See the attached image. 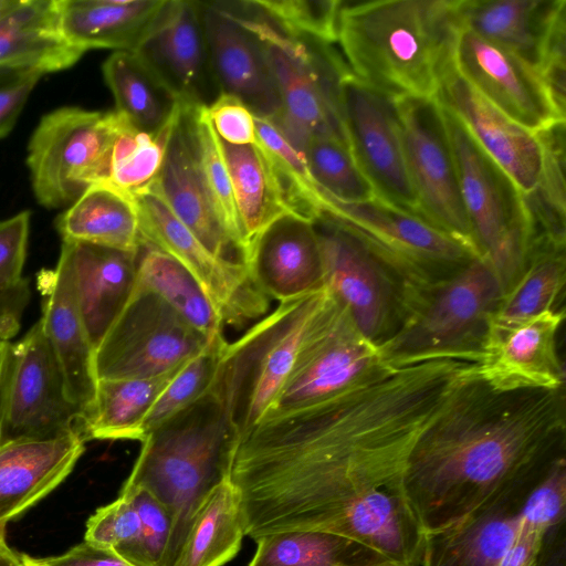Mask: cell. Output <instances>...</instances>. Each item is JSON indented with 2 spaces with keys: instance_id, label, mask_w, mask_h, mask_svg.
I'll list each match as a JSON object with an SVG mask.
<instances>
[{
  "instance_id": "6da1fadb",
  "label": "cell",
  "mask_w": 566,
  "mask_h": 566,
  "mask_svg": "<svg viewBox=\"0 0 566 566\" xmlns=\"http://www.w3.org/2000/svg\"><path fill=\"white\" fill-rule=\"evenodd\" d=\"M474 363L386 367L319 402L263 417L237 442L231 475L244 533L343 537L376 560L418 566L423 537L408 503L411 452Z\"/></svg>"
},
{
  "instance_id": "7a4b0ae2",
  "label": "cell",
  "mask_w": 566,
  "mask_h": 566,
  "mask_svg": "<svg viewBox=\"0 0 566 566\" xmlns=\"http://www.w3.org/2000/svg\"><path fill=\"white\" fill-rule=\"evenodd\" d=\"M565 438L564 387L500 390L476 366L409 459L405 491L429 548L482 518L518 513L565 458Z\"/></svg>"
},
{
  "instance_id": "3957f363",
  "label": "cell",
  "mask_w": 566,
  "mask_h": 566,
  "mask_svg": "<svg viewBox=\"0 0 566 566\" xmlns=\"http://www.w3.org/2000/svg\"><path fill=\"white\" fill-rule=\"evenodd\" d=\"M457 1H342L336 43L349 72L392 99L436 97L454 67Z\"/></svg>"
},
{
  "instance_id": "277c9868",
  "label": "cell",
  "mask_w": 566,
  "mask_h": 566,
  "mask_svg": "<svg viewBox=\"0 0 566 566\" xmlns=\"http://www.w3.org/2000/svg\"><path fill=\"white\" fill-rule=\"evenodd\" d=\"M238 439L210 387L142 441L123 488L147 491L170 515L163 566H172L197 510L217 485L230 479Z\"/></svg>"
},
{
  "instance_id": "5b68a950",
  "label": "cell",
  "mask_w": 566,
  "mask_h": 566,
  "mask_svg": "<svg viewBox=\"0 0 566 566\" xmlns=\"http://www.w3.org/2000/svg\"><path fill=\"white\" fill-rule=\"evenodd\" d=\"M328 298L325 286L280 302L240 338L226 344L211 389L221 399L238 438L271 408Z\"/></svg>"
},
{
  "instance_id": "8992f818",
  "label": "cell",
  "mask_w": 566,
  "mask_h": 566,
  "mask_svg": "<svg viewBox=\"0 0 566 566\" xmlns=\"http://www.w3.org/2000/svg\"><path fill=\"white\" fill-rule=\"evenodd\" d=\"M503 295L491 264L482 258L472 260L432 289L399 329L378 346L381 363L387 367L439 358L479 363L491 316Z\"/></svg>"
},
{
  "instance_id": "52a82bcc",
  "label": "cell",
  "mask_w": 566,
  "mask_h": 566,
  "mask_svg": "<svg viewBox=\"0 0 566 566\" xmlns=\"http://www.w3.org/2000/svg\"><path fill=\"white\" fill-rule=\"evenodd\" d=\"M326 214L352 230L390 274L406 317L432 289L480 258L457 238L377 197L363 202L332 197Z\"/></svg>"
},
{
  "instance_id": "ba28073f",
  "label": "cell",
  "mask_w": 566,
  "mask_h": 566,
  "mask_svg": "<svg viewBox=\"0 0 566 566\" xmlns=\"http://www.w3.org/2000/svg\"><path fill=\"white\" fill-rule=\"evenodd\" d=\"M240 3L249 27L262 41L279 88L282 112L271 122L300 153L312 137L348 145L340 82L349 70L342 55L333 44L283 32L248 1Z\"/></svg>"
},
{
  "instance_id": "9c48e42d",
  "label": "cell",
  "mask_w": 566,
  "mask_h": 566,
  "mask_svg": "<svg viewBox=\"0 0 566 566\" xmlns=\"http://www.w3.org/2000/svg\"><path fill=\"white\" fill-rule=\"evenodd\" d=\"M442 109L474 245L497 274L505 294L537 247L524 196L461 122Z\"/></svg>"
},
{
  "instance_id": "30bf717a",
  "label": "cell",
  "mask_w": 566,
  "mask_h": 566,
  "mask_svg": "<svg viewBox=\"0 0 566 566\" xmlns=\"http://www.w3.org/2000/svg\"><path fill=\"white\" fill-rule=\"evenodd\" d=\"M123 117L66 106L40 119L27 164L38 202L48 209L71 206L90 186L105 182L109 157Z\"/></svg>"
},
{
  "instance_id": "8fae6325",
  "label": "cell",
  "mask_w": 566,
  "mask_h": 566,
  "mask_svg": "<svg viewBox=\"0 0 566 566\" xmlns=\"http://www.w3.org/2000/svg\"><path fill=\"white\" fill-rule=\"evenodd\" d=\"M386 367L378 347L358 331L348 311L329 292L265 416L328 399L367 381Z\"/></svg>"
},
{
  "instance_id": "7c38bea8",
  "label": "cell",
  "mask_w": 566,
  "mask_h": 566,
  "mask_svg": "<svg viewBox=\"0 0 566 566\" xmlns=\"http://www.w3.org/2000/svg\"><path fill=\"white\" fill-rule=\"evenodd\" d=\"M209 340L161 296L136 284L94 352L96 378L163 375L197 355Z\"/></svg>"
},
{
  "instance_id": "4fadbf2b",
  "label": "cell",
  "mask_w": 566,
  "mask_h": 566,
  "mask_svg": "<svg viewBox=\"0 0 566 566\" xmlns=\"http://www.w3.org/2000/svg\"><path fill=\"white\" fill-rule=\"evenodd\" d=\"M134 199L142 245L157 249L180 263L201 285L224 327L241 328L268 313L271 300L259 289L247 265L226 261L209 251L154 190Z\"/></svg>"
},
{
  "instance_id": "5bb4252c",
  "label": "cell",
  "mask_w": 566,
  "mask_h": 566,
  "mask_svg": "<svg viewBox=\"0 0 566 566\" xmlns=\"http://www.w3.org/2000/svg\"><path fill=\"white\" fill-rule=\"evenodd\" d=\"M82 433L57 361L38 321L9 348L0 395V442ZM83 434V433H82Z\"/></svg>"
},
{
  "instance_id": "9a60e30c",
  "label": "cell",
  "mask_w": 566,
  "mask_h": 566,
  "mask_svg": "<svg viewBox=\"0 0 566 566\" xmlns=\"http://www.w3.org/2000/svg\"><path fill=\"white\" fill-rule=\"evenodd\" d=\"M313 223L321 243L325 286L348 311L358 331L380 346L406 318L401 291L345 224L328 214Z\"/></svg>"
},
{
  "instance_id": "2e32d148",
  "label": "cell",
  "mask_w": 566,
  "mask_h": 566,
  "mask_svg": "<svg viewBox=\"0 0 566 566\" xmlns=\"http://www.w3.org/2000/svg\"><path fill=\"white\" fill-rule=\"evenodd\" d=\"M394 101L420 217L480 256L464 210L441 104L436 97Z\"/></svg>"
},
{
  "instance_id": "e0dca14e",
  "label": "cell",
  "mask_w": 566,
  "mask_h": 566,
  "mask_svg": "<svg viewBox=\"0 0 566 566\" xmlns=\"http://www.w3.org/2000/svg\"><path fill=\"white\" fill-rule=\"evenodd\" d=\"M461 27L537 71L565 107V0H458Z\"/></svg>"
},
{
  "instance_id": "ac0fdd59",
  "label": "cell",
  "mask_w": 566,
  "mask_h": 566,
  "mask_svg": "<svg viewBox=\"0 0 566 566\" xmlns=\"http://www.w3.org/2000/svg\"><path fill=\"white\" fill-rule=\"evenodd\" d=\"M340 106L350 151L376 197L420 217L395 101L348 72Z\"/></svg>"
},
{
  "instance_id": "d6986e66",
  "label": "cell",
  "mask_w": 566,
  "mask_h": 566,
  "mask_svg": "<svg viewBox=\"0 0 566 566\" xmlns=\"http://www.w3.org/2000/svg\"><path fill=\"white\" fill-rule=\"evenodd\" d=\"M453 66L479 94L526 129L538 133L565 123L544 77L506 49L461 27Z\"/></svg>"
},
{
  "instance_id": "ffe728a7",
  "label": "cell",
  "mask_w": 566,
  "mask_h": 566,
  "mask_svg": "<svg viewBox=\"0 0 566 566\" xmlns=\"http://www.w3.org/2000/svg\"><path fill=\"white\" fill-rule=\"evenodd\" d=\"M199 6L219 92L238 97L255 117L279 118V88L262 41L249 27L240 1H199Z\"/></svg>"
},
{
  "instance_id": "44dd1931",
  "label": "cell",
  "mask_w": 566,
  "mask_h": 566,
  "mask_svg": "<svg viewBox=\"0 0 566 566\" xmlns=\"http://www.w3.org/2000/svg\"><path fill=\"white\" fill-rule=\"evenodd\" d=\"M133 53L182 105L208 106L220 94L199 1L167 0Z\"/></svg>"
},
{
  "instance_id": "7402d4cb",
  "label": "cell",
  "mask_w": 566,
  "mask_h": 566,
  "mask_svg": "<svg viewBox=\"0 0 566 566\" xmlns=\"http://www.w3.org/2000/svg\"><path fill=\"white\" fill-rule=\"evenodd\" d=\"M42 295L40 322L61 370L69 400L78 410L83 426L92 412L97 378L91 345L76 300L69 252L61 244L53 270L38 275Z\"/></svg>"
},
{
  "instance_id": "603a6c76",
  "label": "cell",
  "mask_w": 566,
  "mask_h": 566,
  "mask_svg": "<svg viewBox=\"0 0 566 566\" xmlns=\"http://www.w3.org/2000/svg\"><path fill=\"white\" fill-rule=\"evenodd\" d=\"M470 133L523 196L541 179L543 147L536 133L512 120L479 94L453 67L436 96Z\"/></svg>"
},
{
  "instance_id": "cb8c5ba5",
  "label": "cell",
  "mask_w": 566,
  "mask_h": 566,
  "mask_svg": "<svg viewBox=\"0 0 566 566\" xmlns=\"http://www.w3.org/2000/svg\"><path fill=\"white\" fill-rule=\"evenodd\" d=\"M563 319L564 310H551L489 336L478 365L480 376L500 390L564 387L565 374L557 353Z\"/></svg>"
},
{
  "instance_id": "d4e9b609",
  "label": "cell",
  "mask_w": 566,
  "mask_h": 566,
  "mask_svg": "<svg viewBox=\"0 0 566 566\" xmlns=\"http://www.w3.org/2000/svg\"><path fill=\"white\" fill-rule=\"evenodd\" d=\"M85 438L71 431L52 438L0 442V533L10 521L55 490L85 451Z\"/></svg>"
},
{
  "instance_id": "484cf974",
  "label": "cell",
  "mask_w": 566,
  "mask_h": 566,
  "mask_svg": "<svg viewBox=\"0 0 566 566\" xmlns=\"http://www.w3.org/2000/svg\"><path fill=\"white\" fill-rule=\"evenodd\" d=\"M248 268L270 300L283 302L325 287L321 243L313 221L295 213L275 220L252 245Z\"/></svg>"
},
{
  "instance_id": "4316f807",
  "label": "cell",
  "mask_w": 566,
  "mask_h": 566,
  "mask_svg": "<svg viewBox=\"0 0 566 566\" xmlns=\"http://www.w3.org/2000/svg\"><path fill=\"white\" fill-rule=\"evenodd\" d=\"M62 244L70 255L77 304L95 352L135 289L139 251L85 242Z\"/></svg>"
},
{
  "instance_id": "83f0119b",
  "label": "cell",
  "mask_w": 566,
  "mask_h": 566,
  "mask_svg": "<svg viewBox=\"0 0 566 566\" xmlns=\"http://www.w3.org/2000/svg\"><path fill=\"white\" fill-rule=\"evenodd\" d=\"M182 106V105H181ZM151 190L214 255L247 265L243 252L220 227L208 200L182 117L170 134L163 167Z\"/></svg>"
},
{
  "instance_id": "f1b7e54d",
  "label": "cell",
  "mask_w": 566,
  "mask_h": 566,
  "mask_svg": "<svg viewBox=\"0 0 566 566\" xmlns=\"http://www.w3.org/2000/svg\"><path fill=\"white\" fill-rule=\"evenodd\" d=\"M167 0H56L63 35L76 48L133 52Z\"/></svg>"
},
{
  "instance_id": "f546056e",
  "label": "cell",
  "mask_w": 566,
  "mask_h": 566,
  "mask_svg": "<svg viewBox=\"0 0 566 566\" xmlns=\"http://www.w3.org/2000/svg\"><path fill=\"white\" fill-rule=\"evenodd\" d=\"M84 53L63 35L56 0H20L0 18V65L45 74L71 67Z\"/></svg>"
},
{
  "instance_id": "4dcf8cb0",
  "label": "cell",
  "mask_w": 566,
  "mask_h": 566,
  "mask_svg": "<svg viewBox=\"0 0 566 566\" xmlns=\"http://www.w3.org/2000/svg\"><path fill=\"white\" fill-rule=\"evenodd\" d=\"M220 142L249 258L260 234L275 220L294 211L259 140L244 146Z\"/></svg>"
},
{
  "instance_id": "1f68e13d",
  "label": "cell",
  "mask_w": 566,
  "mask_h": 566,
  "mask_svg": "<svg viewBox=\"0 0 566 566\" xmlns=\"http://www.w3.org/2000/svg\"><path fill=\"white\" fill-rule=\"evenodd\" d=\"M54 226L62 241L126 251H139L142 245L135 199L107 182L90 186Z\"/></svg>"
},
{
  "instance_id": "d6a6232c",
  "label": "cell",
  "mask_w": 566,
  "mask_h": 566,
  "mask_svg": "<svg viewBox=\"0 0 566 566\" xmlns=\"http://www.w3.org/2000/svg\"><path fill=\"white\" fill-rule=\"evenodd\" d=\"M244 535L240 494L228 479L197 510L172 566H223L238 554Z\"/></svg>"
},
{
  "instance_id": "836d02e7",
  "label": "cell",
  "mask_w": 566,
  "mask_h": 566,
  "mask_svg": "<svg viewBox=\"0 0 566 566\" xmlns=\"http://www.w3.org/2000/svg\"><path fill=\"white\" fill-rule=\"evenodd\" d=\"M182 365L154 377L98 379L93 409L83 426L85 440L142 442L148 411Z\"/></svg>"
},
{
  "instance_id": "e575fe53",
  "label": "cell",
  "mask_w": 566,
  "mask_h": 566,
  "mask_svg": "<svg viewBox=\"0 0 566 566\" xmlns=\"http://www.w3.org/2000/svg\"><path fill=\"white\" fill-rule=\"evenodd\" d=\"M102 71L114 96V111L142 132L161 130L181 106L133 52H114Z\"/></svg>"
},
{
  "instance_id": "d590c367",
  "label": "cell",
  "mask_w": 566,
  "mask_h": 566,
  "mask_svg": "<svg viewBox=\"0 0 566 566\" xmlns=\"http://www.w3.org/2000/svg\"><path fill=\"white\" fill-rule=\"evenodd\" d=\"M136 284L161 296L188 324L207 338L223 336L222 319L201 285L168 254L142 245Z\"/></svg>"
},
{
  "instance_id": "8d00e7d4",
  "label": "cell",
  "mask_w": 566,
  "mask_h": 566,
  "mask_svg": "<svg viewBox=\"0 0 566 566\" xmlns=\"http://www.w3.org/2000/svg\"><path fill=\"white\" fill-rule=\"evenodd\" d=\"M565 279V248L547 247L535 251L491 316L488 337L556 310L554 304L564 290Z\"/></svg>"
},
{
  "instance_id": "74e56055",
  "label": "cell",
  "mask_w": 566,
  "mask_h": 566,
  "mask_svg": "<svg viewBox=\"0 0 566 566\" xmlns=\"http://www.w3.org/2000/svg\"><path fill=\"white\" fill-rule=\"evenodd\" d=\"M182 117L213 213L228 238L243 252L248 263L228 165L207 106L182 105Z\"/></svg>"
},
{
  "instance_id": "f35d334b",
  "label": "cell",
  "mask_w": 566,
  "mask_h": 566,
  "mask_svg": "<svg viewBox=\"0 0 566 566\" xmlns=\"http://www.w3.org/2000/svg\"><path fill=\"white\" fill-rule=\"evenodd\" d=\"M248 566H342L376 562L356 544L334 534L283 531L254 541Z\"/></svg>"
},
{
  "instance_id": "ab89813d",
  "label": "cell",
  "mask_w": 566,
  "mask_h": 566,
  "mask_svg": "<svg viewBox=\"0 0 566 566\" xmlns=\"http://www.w3.org/2000/svg\"><path fill=\"white\" fill-rule=\"evenodd\" d=\"M181 107L159 132L149 134L123 122L114 140L105 182L135 198L148 190L164 164L167 144Z\"/></svg>"
},
{
  "instance_id": "60d3db41",
  "label": "cell",
  "mask_w": 566,
  "mask_h": 566,
  "mask_svg": "<svg viewBox=\"0 0 566 566\" xmlns=\"http://www.w3.org/2000/svg\"><path fill=\"white\" fill-rule=\"evenodd\" d=\"M517 527L518 513L482 518L463 532L433 543L428 566H495Z\"/></svg>"
},
{
  "instance_id": "b9f144b4",
  "label": "cell",
  "mask_w": 566,
  "mask_h": 566,
  "mask_svg": "<svg viewBox=\"0 0 566 566\" xmlns=\"http://www.w3.org/2000/svg\"><path fill=\"white\" fill-rule=\"evenodd\" d=\"M302 155L315 181L335 199L363 202L376 197L346 143L332 137H312Z\"/></svg>"
},
{
  "instance_id": "7bdbcfd3",
  "label": "cell",
  "mask_w": 566,
  "mask_h": 566,
  "mask_svg": "<svg viewBox=\"0 0 566 566\" xmlns=\"http://www.w3.org/2000/svg\"><path fill=\"white\" fill-rule=\"evenodd\" d=\"M227 343L224 335L210 339L179 368L148 411L143 423L144 438L210 389Z\"/></svg>"
},
{
  "instance_id": "ee69618b",
  "label": "cell",
  "mask_w": 566,
  "mask_h": 566,
  "mask_svg": "<svg viewBox=\"0 0 566 566\" xmlns=\"http://www.w3.org/2000/svg\"><path fill=\"white\" fill-rule=\"evenodd\" d=\"M259 13L283 32L336 43L340 0H249Z\"/></svg>"
},
{
  "instance_id": "f6af8a7d",
  "label": "cell",
  "mask_w": 566,
  "mask_h": 566,
  "mask_svg": "<svg viewBox=\"0 0 566 566\" xmlns=\"http://www.w3.org/2000/svg\"><path fill=\"white\" fill-rule=\"evenodd\" d=\"M140 532V520L132 500L120 494L98 507L87 520L84 541L107 548L129 563Z\"/></svg>"
},
{
  "instance_id": "bcb514c9",
  "label": "cell",
  "mask_w": 566,
  "mask_h": 566,
  "mask_svg": "<svg viewBox=\"0 0 566 566\" xmlns=\"http://www.w3.org/2000/svg\"><path fill=\"white\" fill-rule=\"evenodd\" d=\"M140 520V532L129 564L133 566H163L171 534V518L167 510L147 491L122 488Z\"/></svg>"
},
{
  "instance_id": "7dc6e473",
  "label": "cell",
  "mask_w": 566,
  "mask_h": 566,
  "mask_svg": "<svg viewBox=\"0 0 566 566\" xmlns=\"http://www.w3.org/2000/svg\"><path fill=\"white\" fill-rule=\"evenodd\" d=\"M565 499L566 459L563 458L523 502L520 524L548 534L564 518Z\"/></svg>"
},
{
  "instance_id": "c3c4849f",
  "label": "cell",
  "mask_w": 566,
  "mask_h": 566,
  "mask_svg": "<svg viewBox=\"0 0 566 566\" xmlns=\"http://www.w3.org/2000/svg\"><path fill=\"white\" fill-rule=\"evenodd\" d=\"M208 115L218 137L230 145L256 143L255 116L238 97L220 93L207 106Z\"/></svg>"
},
{
  "instance_id": "681fc988",
  "label": "cell",
  "mask_w": 566,
  "mask_h": 566,
  "mask_svg": "<svg viewBox=\"0 0 566 566\" xmlns=\"http://www.w3.org/2000/svg\"><path fill=\"white\" fill-rule=\"evenodd\" d=\"M42 75L31 69L0 65V139L14 127Z\"/></svg>"
},
{
  "instance_id": "f907efd6",
  "label": "cell",
  "mask_w": 566,
  "mask_h": 566,
  "mask_svg": "<svg viewBox=\"0 0 566 566\" xmlns=\"http://www.w3.org/2000/svg\"><path fill=\"white\" fill-rule=\"evenodd\" d=\"M31 212L21 211L0 220V282L22 280L30 232Z\"/></svg>"
},
{
  "instance_id": "816d5d0a",
  "label": "cell",
  "mask_w": 566,
  "mask_h": 566,
  "mask_svg": "<svg viewBox=\"0 0 566 566\" xmlns=\"http://www.w3.org/2000/svg\"><path fill=\"white\" fill-rule=\"evenodd\" d=\"M30 296L28 279L11 284L0 282V340L9 342L18 334Z\"/></svg>"
},
{
  "instance_id": "f5cc1de1",
  "label": "cell",
  "mask_w": 566,
  "mask_h": 566,
  "mask_svg": "<svg viewBox=\"0 0 566 566\" xmlns=\"http://www.w3.org/2000/svg\"><path fill=\"white\" fill-rule=\"evenodd\" d=\"M33 560L39 566H133L114 552L86 541L63 554Z\"/></svg>"
},
{
  "instance_id": "db71d44e",
  "label": "cell",
  "mask_w": 566,
  "mask_h": 566,
  "mask_svg": "<svg viewBox=\"0 0 566 566\" xmlns=\"http://www.w3.org/2000/svg\"><path fill=\"white\" fill-rule=\"evenodd\" d=\"M547 534L520 524L517 532L495 566H537Z\"/></svg>"
},
{
  "instance_id": "11a10c76",
  "label": "cell",
  "mask_w": 566,
  "mask_h": 566,
  "mask_svg": "<svg viewBox=\"0 0 566 566\" xmlns=\"http://www.w3.org/2000/svg\"><path fill=\"white\" fill-rule=\"evenodd\" d=\"M21 556L14 553L7 543L6 535L0 533V560L20 562Z\"/></svg>"
},
{
  "instance_id": "9f6ffc18",
  "label": "cell",
  "mask_w": 566,
  "mask_h": 566,
  "mask_svg": "<svg viewBox=\"0 0 566 566\" xmlns=\"http://www.w3.org/2000/svg\"><path fill=\"white\" fill-rule=\"evenodd\" d=\"M9 342H2L0 340V395H1V386H2V379L3 374L7 365L9 348H10Z\"/></svg>"
},
{
  "instance_id": "6f0895ef",
  "label": "cell",
  "mask_w": 566,
  "mask_h": 566,
  "mask_svg": "<svg viewBox=\"0 0 566 566\" xmlns=\"http://www.w3.org/2000/svg\"><path fill=\"white\" fill-rule=\"evenodd\" d=\"M342 566H410V565L395 562V560H376V562H370V563L342 565Z\"/></svg>"
},
{
  "instance_id": "680465c9",
  "label": "cell",
  "mask_w": 566,
  "mask_h": 566,
  "mask_svg": "<svg viewBox=\"0 0 566 566\" xmlns=\"http://www.w3.org/2000/svg\"><path fill=\"white\" fill-rule=\"evenodd\" d=\"M20 0H0V18L11 11Z\"/></svg>"
},
{
  "instance_id": "91938a15",
  "label": "cell",
  "mask_w": 566,
  "mask_h": 566,
  "mask_svg": "<svg viewBox=\"0 0 566 566\" xmlns=\"http://www.w3.org/2000/svg\"><path fill=\"white\" fill-rule=\"evenodd\" d=\"M21 566H39L34 563L33 557L21 555Z\"/></svg>"
},
{
  "instance_id": "94428289",
  "label": "cell",
  "mask_w": 566,
  "mask_h": 566,
  "mask_svg": "<svg viewBox=\"0 0 566 566\" xmlns=\"http://www.w3.org/2000/svg\"><path fill=\"white\" fill-rule=\"evenodd\" d=\"M0 566H21V559L20 562L0 560Z\"/></svg>"
}]
</instances>
